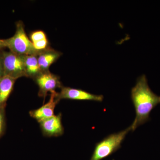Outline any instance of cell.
<instances>
[{
	"label": "cell",
	"instance_id": "1",
	"mask_svg": "<svg viewBox=\"0 0 160 160\" xmlns=\"http://www.w3.org/2000/svg\"><path fill=\"white\" fill-rule=\"evenodd\" d=\"M131 98L136 112L131 126L132 130L134 131L149 121L151 111L160 104V96L152 92L148 85L147 77L143 74L138 78L135 86L131 89Z\"/></svg>",
	"mask_w": 160,
	"mask_h": 160
},
{
	"label": "cell",
	"instance_id": "2",
	"mask_svg": "<svg viewBox=\"0 0 160 160\" xmlns=\"http://www.w3.org/2000/svg\"><path fill=\"white\" fill-rule=\"evenodd\" d=\"M4 42L6 48H8L9 51L17 54L38 55L41 52L35 49L31 40L26 35L24 24L21 21L16 23V31L14 35L4 40Z\"/></svg>",
	"mask_w": 160,
	"mask_h": 160
},
{
	"label": "cell",
	"instance_id": "3",
	"mask_svg": "<svg viewBox=\"0 0 160 160\" xmlns=\"http://www.w3.org/2000/svg\"><path fill=\"white\" fill-rule=\"evenodd\" d=\"M131 130L130 126L123 131L109 135L97 143L90 160H102L117 151L121 148L126 135Z\"/></svg>",
	"mask_w": 160,
	"mask_h": 160
},
{
	"label": "cell",
	"instance_id": "4",
	"mask_svg": "<svg viewBox=\"0 0 160 160\" xmlns=\"http://www.w3.org/2000/svg\"><path fill=\"white\" fill-rule=\"evenodd\" d=\"M5 76L17 80L26 77L25 65L22 55L9 51H3Z\"/></svg>",
	"mask_w": 160,
	"mask_h": 160
},
{
	"label": "cell",
	"instance_id": "5",
	"mask_svg": "<svg viewBox=\"0 0 160 160\" xmlns=\"http://www.w3.org/2000/svg\"><path fill=\"white\" fill-rule=\"evenodd\" d=\"M33 80L39 87V96L44 99L48 92L56 91V89L63 86L59 77L49 71L42 72Z\"/></svg>",
	"mask_w": 160,
	"mask_h": 160
},
{
	"label": "cell",
	"instance_id": "6",
	"mask_svg": "<svg viewBox=\"0 0 160 160\" xmlns=\"http://www.w3.org/2000/svg\"><path fill=\"white\" fill-rule=\"evenodd\" d=\"M58 97L60 100L69 99L102 102L104 99L102 95L92 94L82 89L63 86L61 88L60 92H58Z\"/></svg>",
	"mask_w": 160,
	"mask_h": 160
},
{
	"label": "cell",
	"instance_id": "7",
	"mask_svg": "<svg viewBox=\"0 0 160 160\" xmlns=\"http://www.w3.org/2000/svg\"><path fill=\"white\" fill-rule=\"evenodd\" d=\"M40 128L42 134L46 137H57L62 135L64 128L62 123V114L59 113L49 118L41 121Z\"/></svg>",
	"mask_w": 160,
	"mask_h": 160
},
{
	"label": "cell",
	"instance_id": "8",
	"mask_svg": "<svg viewBox=\"0 0 160 160\" xmlns=\"http://www.w3.org/2000/svg\"><path fill=\"white\" fill-rule=\"evenodd\" d=\"M50 94V99L48 102L37 109L29 112L30 116L36 120L38 122L55 115V109L60 100L56 91L52 92Z\"/></svg>",
	"mask_w": 160,
	"mask_h": 160
},
{
	"label": "cell",
	"instance_id": "9",
	"mask_svg": "<svg viewBox=\"0 0 160 160\" xmlns=\"http://www.w3.org/2000/svg\"><path fill=\"white\" fill-rule=\"evenodd\" d=\"M62 53L48 47L38 55V62L42 72L49 71L50 66L60 57Z\"/></svg>",
	"mask_w": 160,
	"mask_h": 160
},
{
	"label": "cell",
	"instance_id": "10",
	"mask_svg": "<svg viewBox=\"0 0 160 160\" xmlns=\"http://www.w3.org/2000/svg\"><path fill=\"white\" fill-rule=\"evenodd\" d=\"M16 81L7 76L0 78V109L6 108V102L13 90Z\"/></svg>",
	"mask_w": 160,
	"mask_h": 160
},
{
	"label": "cell",
	"instance_id": "11",
	"mask_svg": "<svg viewBox=\"0 0 160 160\" xmlns=\"http://www.w3.org/2000/svg\"><path fill=\"white\" fill-rule=\"evenodd\" d=\"M22 57L26 77L34 79L42 72L38 62V56L37 55H22Z\"/></svg>",
	"mask_w": 160,
	"mask_h": 160
},
{
	"label": "cell",
	"instance_id": "12",
	"mask_svg": "<svg viewBox=\"0 0 160 160\" xmlns=\"http://www.w3.org/2000/svg\"><path fill=\"white\" fill-rule=\"evenodd\" d=\"M6 121L5 108L0 109V138L4 135L6 131Z\"/></svg>",
	"mask_w": 160,
	"mask_h": 160
},
{
	"label": "cell",
	"instance_id": "13",
	"mask_svg": "<svg viewBox=\"0 0 160 160\" xmlns=\"http://www.w3.org/2000/svg\"><path fill=\"white\" fill-rule=\"evenodd\" d=\"M46 38H47L46 33L42 30H38V31L33 32L30 35V39L32 43Z\"/></svg>",
	"mask_w": 160,
	"mask_h": 160
},
{
	"label": "cell",
	"instance_id": "14",
	"mask_svg": "<svg viewBox=\"0 0 160 160\" xmlns=\"http://www.w3.org/2000/svg\"><path fill=\"white\" fill-rule=\"evenodd\" d=\"M35 49L38 51H41L45 50L49 47V42L47 38L32 43Z\"/></svg>",
	"mask_w": 160,
	"mask_h": 160
},
{
	"label": "cell",
	"instance_id": "15",
	"mask_svg": "<svg viewBox=\"0 0 160 160\" xmlns=\"http://www.w3.org/2000/svg\"><path fill=\"white\" fill-rule=\"evenodd\" d=\"M5 76L4 62H3V51L0 50V78Z\"/></svg>",
	"mask_w": 160,
	"mask_h": 160
},
{
	"label": "cell",
	"instance_id": "16",
	"mask_svg": "<svg viewBox=\"0 0 160 160\" xmlns=\"http://www.w3.org/2000/svg\"><path fill=\"white\" fill-rule=\"evenodd\" d=\"M4 48H6L4 40L0 39V50H2Z\"/></svg>",
	"mask_w": 160,
	"mask_h": 160
}]
</instances>
